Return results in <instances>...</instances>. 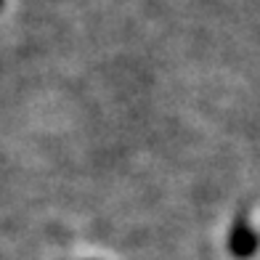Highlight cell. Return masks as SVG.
<instances>
[{"mask_svg": "<svg viewBox=\"0 0 260 260\" xmlns=\"http://www.w3.org/2000/svg\"><path fill=\"white\" fill-rule=\"evenodd\" d=\"M255 250H257L255 229L244 218H236V223H234L231 231H229V252L236 260H247V257L255 255Z\"/></svg>", "mask_w": 260, "mask_h": 260, "instance_id": "obj_1", "label": "cell"}, {"mask_svg": "<svg viewBox=\"0 0 260 260\" xmlns=\"http://www.w3.org/2000/svg\"><path fill=\"white\" fill-rule=\"evenodd\" d=\"M3 3H6V0H0V11H3Z\"/></svg>", "mask_w": 260, "mask_h": 260, "instance_id": "obj_2", "label": "cell"}]
</instances>
